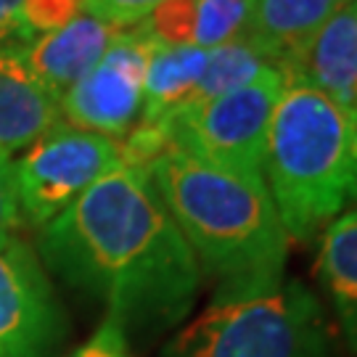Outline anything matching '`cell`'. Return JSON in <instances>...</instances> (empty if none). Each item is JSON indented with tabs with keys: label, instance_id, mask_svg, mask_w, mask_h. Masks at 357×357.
Instances as JSON below:
<instances>
[{
	"label": "cell",
	"instance_id": "52a82bcc",
	"mask_svg": "<svg viewBox=\"0 0 357 357\" xmlns=\"http://www.w3.org/2000/svg\"><path fill=\"white\" fill-rule=\"evenodd\" d=\"M156 45L141 24L116 29L101 61L59 98L66 125L125 138L141 119L143 79Z\"/></svg>",
	"mask_w": 357,
	"mask_h": 357
},
{
	"label": "cell",
	"instance_id": "2e32d148",
	"mask_svg": "<svg viewBox=\"0 0 357 357\" xmlns=\"http://www.w3.org/2000/svg\"><path fill=\"white\" fill-rule=\"evenodd\" d=\"M268 66H273L268 56L262 51H257L243 35L233 38L230 43L220 45V48H212L209 59H206L204 75L196 82L193 93L185 98V103L180 106L178 112L199 106V103H206L217 98V96H225L230 90L241 88L246 82H252Z\"/></svg>",
	"mask_w": 357,
	"mask_h": 357
},
{
	"label": "cell",
	"instance_id": "277c9868",
	"mask_svg": "<svg viewBox=\"0 0 357 357\" xmlns=\"http://www.w3.org/2000/svg\"><path fill=\"white\" fill-rule=\"evenodd\" d=\"M328 326L299 281L255 291H215L178 331L167 357H326Z\"/></svg>",
	"mask_w": 357,
	"mask_h": 357
},
{
	"label": "cell",
	"instance_id": "9a60e30c",
	"mask_svg": "<svg viewBox=\"0 0 357 357\" xmlns=\"http://www.w3.org/2000/svg\"><path fill=\"white\" fill-rule=\"evenodd\" d=\"M209 51L183 45H156L143 79V109L138 125H156L175 114L204 75Z\"/></svg>",
	"mask_w": 357,
	"mask_h": 357
},
{
	"label": "cell",
	"instance_id": "7402d4cb",
	"mask_svg": "<svg viewBox=\"0 0 357 357\" xmlns=\"http://www.w3.org/2000/svg\"><path fill=\"white\" fill-rule=\"evenodd\" d=\"M349 202H355L357 204V178H355V185H352V196H349ZM357 212V209H355Z\"/></svg>",
	"mask_w": 357,
	"mask_h": 357
},
{
	"label": "cell",
	"instance_id": "ac0fdd59",
	"mask_svg": "<svg viewBox=\"0 0 357 357\" xmlns=\"http://www.w3.org/2000/svg\"><path fill=\"white\" fill-rule=\"evenodd\" d=\"M165 0H82V11L116 29H128V26L141 24Z\"/></svg>",
	"mask_w": 357,
	"mask_h": 357
},
{
	"label": "cell",
	"instance_id": "6da1fadb",
	"mask_svg": "<svg viewBox=\"0 0 357 357\" xmlns=\"http://www.w3.org/2000/svg\"><path fill=\"white\" fill-rule=\"evenodd\" d=\"M40 257L101 299L125 331H165L191 315L202 286L188 241L146 167H116L40 228Z\"/></svg>",
	"mask_w": 357,
	"mask_h": 357
},
{
	"label": "cell",
	"instance_id": "d6986e66",
	"mask_svg": "<svg viewBox=\"0 0 357 357\" xmlns=\"http://www.w3.org/2000/svg\"><path fill=\"white\" fill-rule=\"evenodd\" d=\"M69 357H132L128 342V331L119 320L106 312L101 326L93 331L85 344H79Z\"/></svg>",
	"mask_w": 357,
	"mask_h": 357
},
{
	"label": "cell",
	"instance_id": "cb8c5ba5",
	"mask_svg": "<svg viewBox=\"0 0 357 357\" xmlns=\"http://www.w3.org/2000/svg\"><path fill=\"white\" fill-rule=\"evenodd\" d=\"M352 8H355V13H357V0H352Z\"/></svg>",
	"mask_w": 357,
	"mask_h": 357
},
{
	"label": "cell",
	"instance_id": "44dd1931",
	"mask_svg": "<svg viewBox=\"0 0 357 357\" xmlns=\"http://www.w3.org/2000/svg\"><path fill=\"white\" fill-rule=\"evenodd\" d=\"M22 0H0V45H24L29 43L24 26L19 22Z\"/></svg>",
	"mask_w": 357,
	"mask_h": 357
},
{
	"label": "cell",
	"instance_id": "30bf717a",
	"mask_svg": "<svg viewBox=\"0 0 357 357\" xmlns=\"http://www.w3.org/2000/svg\"><path fill=\"white\" fill-rule=\"evenodd\" d=\"M114 35L116 26L82 11L64 26L24 43V61L48 93L61 98L101 61Z\"/></svg>",
	"mask_w": 357,
	"mask_h": 357
},
{
	"label": "cell",
	"instance_id": "ba28073f",
	"mask_svg": "<svg viewBox=\"0 0 357 357\" xmlns=\"http://www.w3.org/2000/svg\"><path fill=\"white\" fill-rule=\"evenodd\" d=\"M66 318L40 257L22 238L0 241V357H48Z\"/></svg>",
	"mask_w": 357,
	"mask_h": 357
},
{
	"label": "cell",
	"instance_id": "5b68a950",
	"mask_svg": "<svg viewBox=\"0 0 357 357\" xmlns=\"http://www.w3.org/2000/svg\"><path fill=\"white\" fill-rule=\"evenodd\" d=\"M283 85L281 69L268 66L241 88L175 112L156 125L165 130L169 149L228 172L262 178L270 119Z\"/></svg>",
	"mask_w": 357,
	"mask_h": 357
},
{
	"label": "cell",
	"instance_id": "7a4b0ae2",
	"mask_svg": "<svg viewBox=\"0 0 357 357\" xmlns=\"http://www.w3.org/2000/svg\"><path fill=\"white\" fill-rule=\"evenodd\" d=\"M151 180L215 291H255L283 281L289 236L265 180L169 149Z\"/></svg>",
	"mask_w": 357,
	"mask_h": 357
},
{
	"label": "cell",
	"instance_id": "3957f363",
	"mask_svg": "<svg viewBox=\"0 0 357 357\" xmlns=\"http://www.w3.org/2000/svg\"><path fill=\"white\" fill-rule=\"evenodd\" d=\"M357 178V112L286 79L270 119L262 180L291 241H312L344 212Z\"/></svg>",
	"mask_w": 357,
	"mask_h": 357
},
{
	"label": "cell",
	"instance_id": "ffe728a7",
	"mask_svg": "<svg viewBox=\"0 0 357 357\" xmlns=\"http://www.w3.org/2000/svg\"><path fill=\"white\" fill-rule=\"evenodd\" d=\"M19 222H22V215H19V204H16L11 159L0 156V241L13 236Z\"/></svg>",
	"mask_w": 357,
	"mask_h": 357
},
{
	"label": "cell",
	"instance_id": "7c38bea8",
	"mask_svg": "<svg viewBox=\"0 0 357 357\" xmlns=\"http://www.w3.org/2000/svg\"><path fill=\"white\" fill-rule=\"evenodd\" d=\"M246 13L249 0H165L141 26L159 45L212 51L241 35Z\"/></svg>",
	"mask_w": 357,
	"mask_h": 357
},
{
	"label": "cell",
	"instance_id": "4fadbf2b",
	"mask_svg": "<svg viewBox=\"0 0 357 357\" xmlns=\"http://www.w3.org/2000/svg\"><path fill=\"white\" fill-rule=\"evenodd\" d=\"M336 8L333 0H249L241 35L286 72Z\"/></svg>",
	"mask_w": 357,
	"mask_h": 357
},
{
	"label": "cell",
	"instance_id": "5bb4252c",
	"mask_svg": "<svg viewBox=\"0 0 357 357\" xmlns=\"http://www.w3.org/2000/svg\"><path fill=\"white\" fill-rule=\"evenodd\" d=\"M315 270L357 355V212L339 215L323 230Z\"/></svg>",
	"mask_w": 357,
	"mask_h": 357
},
{
	"label": "cell",
	"instance_id": "9c48e42d",
	"mask_svg": "<svg viewBox=\"0 0 357 357\" xmlns=\"http://www.w3.org/2000/svg\"><path fill=\"white\" fill-rule=\"evenodd\" d=\"M59 119V98L26 66L24 45H0V156L13 162Z\"/></svg>",
	"mask_w": 357,
	"mask_h": 357
},
{
	"label": "cell",
	"instance_id": "8fae6325",
	"mask_svg": "<svg viewBox=\"0 0 357 357\" xmlns=\"http://www.w3.org/2000/svg\"><path fill=\"white\" fill-rule=\"evenodd\" d=\"M283 79H302L323 90L333 101L355 109L357 98V13L352 3L339 6L315 32L302 56L294 61Z\"/></svg>",
	"mask_w": 357,
	"mask_h": 357
},
{
	"label": "cell",
	"instance_id": "603a6c76",
	"mask_svg": "<svg viewBox=\"0 0 357 357\" xmlns=\"http://www.w3.org/2000/svg\"><path fill=\"white\" fill-rule=\"evenodd\" d=\"M336 6H347V3H352V0H333Z\"/></svg>",
	"mask_w": 357,
	"mask_h": 357
},
{
	"label": "cell",
	"instance_id": "e0dca14e",
	"mask_svg": "<svg viewBox=\"0 0 357 357\" xmlns=\"http://www.w3.org/2000/svg\"><path fill=\"white\" fill-rule=\"evenodd\" d=\"M77 13H82V0H22L19 3V22L29 40L64 26Z\"/></svg>",
	"mask_w": 357,
	"mask_h": 357
},
{
	"label": "cell",
	"instance_id": "8992f818",
	"mask_svg": "<svg viewBox=\"0 0 357 357\" xmlns=\"http://www.w3.org/2000/svg\"><path fill=\"white\" fill-rule=\"evenodd\" d=\"M116 167H125L119 138L56 125L11 162L19 215L43 228Z\"/></svg>",
	"mask_w": 357,
	"mask_h": 357
},
{
	"label": "cell",
	"instance_id": "d4e9b609",
	"mask_svg": "<svg viewBox=\"0 0 357 357\" xmlns=\"http://www.w3.org/2000/svg\"><path fill=\"white\" fill-rule=\"evenodd\" d=\"M355 112H357V98H355Z\"/></svg>",
	"mask_w": 357,
	"mask_h": 357
}]
</instances>
